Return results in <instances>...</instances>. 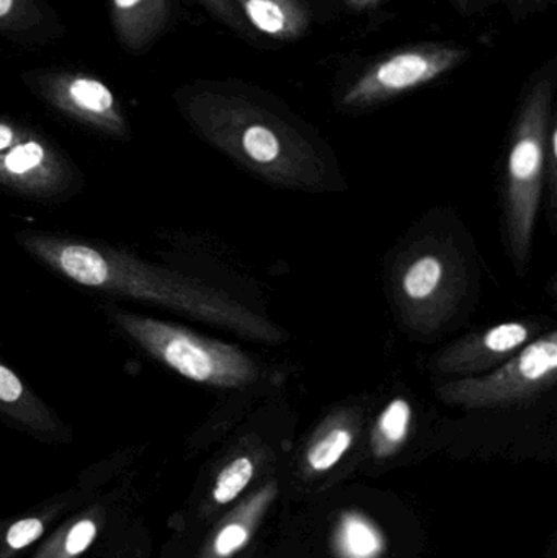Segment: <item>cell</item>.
Segmentation results:
<instances>
[{
	"mask_svg": "<svg viewBox=\"0 0 557 558\" xmlns=\"http://www.w3.org/2000/svg\"><path fill=\"white\" fill-rule=\"evenodd\" d=\"M59 507H49L38 513L26 514L0 523V558H13L45 536L52 521L58 518Z\"/></svg>",
	"mask_w": 557,
	"mask_h": 558,
	"instance_id": "obj_11",
	"label": "cell"
},
{
	"mask_svg": "<svg viewBox=\"0 0 557 558\" xmlns=\"http://www.w3.org/2000/svg\"><path fill=\"white\" fill-rule=\"evenodd\" d=\"M117 2L118 7H121V9H130V7H133L134 3L140 2V0H114Z\"/></svg>",
	"mask_w": 557,
	"mask_h": 558,
	"instance_id": "obj_22",
	"label": "cell"
},
{
	"mask_svg": "<svg viewBox=\"0 0 557 558\" xmlns=\"http://www.w3.org/2000/svg\"><path fill=\"white\" fill-rule=\"evenodd\" d=\"M252 28L280 41H296L311 28L304 0H234Z\"/></svg>",
	"mask_w": 557,
	"mask_h": 558,
	"instance_id": "obj_9",
	"label": "cell"
},
{
	"mask_svg": "<svg viewBox=\"0 0 557 558\" xmlns=\"http://www.w3.org/2000/svg\"><path fill=\"white\" fill-rule=\"evenodd\" d=\"M114 322L147 353L195 383L242 389L261 376L257 363L234 344L199 337L179 325L143 315L118 312Z\"/></svg>",
	"mask_w": 557,
	"mask_h": 558,
	"instance_id": "obj_4",
	"label": "cell"
},
{
	"mask_svg": "<svg viewBox=\"0 0 557 558\" xmlns=\"http://www.w3.org/2000/svg\"><path fill=\"white\" fill-rule=\"evenodd\" d=\"M13 133L9 126L0 124V150L7 149L12 144Z\"/></svg>",
	"mask_w": 557,
	"mask_h": 558,
	"instance_id": "obj_21",
	"label": "cell"
},
{
	"mask_svg": "<svg viewBox=\"0 0 557 558\" xmlns=\"http://www.w3.org/2000/svg\"><path fill=\"white\" fill-rule=\"evenodd\" d=\"M553 92V75L536 81L523 100L513 128L507 160L506 226L517 270L529 262L542 203Z\"/></svg>",
	"mask_w": 557,
	"mask_h": 558,
	"instance_id": "obj_3",
	"label": "cell"
},
{
	"mask_svg": "<svg viewBox=\"0 0 557 558\" xmlns=\"http://www.w3.org/2000/svg\"><path fill=\"white\" fill-rule=\"evenodd\" d=\"M468 49L457 45H422L402 49L368 65L342 97V107L365 110L437 81L464 62Z\"/></svg>",
	"mask_w": 557,
	"mask_h": 558,
	"instance_id": "obj_5",
	"label": "cell"
},
{
	"mask_svg": "<svg viewBox=\"0 0 557 558\" xmlns=\"http://www.w3.org/2000/svg\"><path fill=\"white\" fill-rule=\"evenodd\" d=\"M211 121L219 147L271 185L304 192L326 189L327 163L317 144L257 92L226 98Z\"/></svg>",
	"mask_w": 557,
	"mask_h": 558,
	"instance_id": "obj_2",
	"label": "cell"
},
{
	"mask_svg": "<svg viewBox=\"0 0 557 558\" xmlns=\"http://www.w3.org/2000/svg\"><path fill=\"white\" fill-rule=\"evenodd\" d=\"M105 513L95 507L62 524L33 558H81L97 541Z\"/></svg>",
	"mask_w": 557,
	"mask_h": 558,
	"instance_id": "obj_10",
	"label": "cell"
},
{
	"mask_svg": "<svg viewBox=\"0 0 557 558\" xmlns=\"http://www.w3.org/2000/svg\"><path fill=\"white\" fill-rule=\"evenodd\" d=\"M346 2L360 12H370V10L378 9L386 0H346Z\"/></svg>",
	"mask_w": 557,
	"mask_h": 558,
	"instance_id": "obj_20",
	"label": "cell"
},
{
	"mask_svg": "<svg viewBox=\"0 0 557 558\" xmlns=\"http://www.w3.org/2000/svg\"><path fill=\"white\" fill-rule=\"evenodd\" d=\"M343 544H346L347 550L356 558L372 557L379 549L376 534L359 520L347 521L346 527H343Z\"/></svg>",
	"mask_w": 557,
	"mask_h": 558,
	"instance_id": "obj_17",
	"label": "cell"
},
{
	"mask_svg": "<svg viewBox=\"0 0 557 558\" xmlns=\"http://www.w3.org/2000/svg\"><path fill=\"white\" fill-rule=\"evenodd\" d=\"M352 433L347 428H334L311 448L307 462L314 471H327L340 461L352 446Z\"/></svg>",
	"mask_w": 557,
	"mask_h": 558,
	"instance_id": "obj_13",
	"label": "cell"
},
{
	"mask_svg": "<svg viewBox=\"0 0 557 558\" xmlns=\"http://www.w3.org/2000/svg\"><path fill=\"white\" fill-rule=\"evenodd\" d=\"M12 7V0H0V16L5 15Z\"/></svg>",
	"mask_w": 557,
	"mask_h": 558,
	"instance_id": "obj_23",
	"label": "cell"
},
{
	"mask_svg": "<svg viewBox=\"0 0 557 558\" xmlns=\"http://www.w3.org/2000/svg\"><path fill=\"white\" fill-rule=\"evenodd\" d=\"M247 543V531L241 524H228L219 531L213 543V553L218 558L232 556Z\"/></svg>",
	"mask_w": 557,
	"mask_h": 558,
	"instance_id": "obj_18",
	"label": "cell"
},
{
	"mask_svg": "<svg viewBox=\"0 0 557 558\" xmlns=\"http://www.w3.org/2000/svg\"><path fill=\"white\" fill-rule=\"evenodd\" d=\"M23 397H25V389H23L22 380L9 367L0 364V402L13 405Z\"/></svg>",
	"mask_w": 557,
	"mask_h": 558,
	"instance_id": "obj_19",
	"label": "cell"
},
{
	"mask_svg": "<svg viewBox=\"0 0 557 558\" xmlns=\"http://www.w3.org/2000/svg\"><path fill=\"white\" fill-rule=\"evenodd\" d=\"M71 97L75 104L81 105L85 110L95 111V113H104L110 110L113 105V97L105 85L97 81H88V78H78L69 88Z\"/></svg>",
	"mask_w": 557,
	"mask_h": 558,
	"instance_id": "obj_16",
	"label": "cell"
},
{
	"mask_svg": "<svg viewBox=\"0 0 557 558\" xmlns=\"http://www.w3.org/2000/svg\"><path fill=\"white\" fill-rule=\"evenodd\" d=\"M556 373L557 333L552 331L523 347L494 373L445 384L440 396L461 405H499L548 389L555 384Z\"/></svg>",
	"mask_w": 557,
	"mask_h": 558,
	"instance_id": "obj_6",
	"label": "cell"
},
{
	"mask_svg": "<svg viewBox=\"0 0 557 558\" xmlns=\"http://www.w3.org/2000/svg\"><path fill=\"white\" fill-rule=\"evenodd\" d=\"M533 328L525 322H506L471 335L435 356V367L445 374L473 376L519 353L532 338Z\"/></svg>",
	"mask_w": 557,
	"mask_h": 558,
	"instance_id": "obj_7",
	"label": "cell"
},
{
	"mask_svg": "<svg viewBox=\"0 0 557 558\" xmlns=\"http://www.w3.org/2000/svg\"><path fill=\"white\" fill-rule=\"evenodd\" d=\"M412 407L405 399H395L386 405L376 425V445L382 452L404 441L411 428Z\"/></svg>",
	"mask_w": 557,
	"mask_h": 558,
	"instance_id": "obj_12",
	"label": "cell"
},
{
	"mask_svg": "<svg viewBox=\"0 0 557 558\" xmlns=\"http://www.w3.org/2000/svg\"><path fill=\"white\" fill-rule=\"evenodd\" d=\"M29 248L64 277L87 288L157 302L199 320L229 328L251 340L264 343L283 340V330L274 322L261 317L235 299L180 275L149 270L130 258L105 255L87 245L32 239Z\"/></svg>",
	"mask_w": 557,
	"mask_h": 558,
	"instance_id": "obj_1",
	"label": "cell"
},
{
	"mask_svg": "<svg viewBox=\"0 0 557 558\" xmlns=\"http://www.w3.org/2000/svg\"><path fill=\"white\" fill-rule=\"evenodd\" d=\"M451 268L437 252L414 255L401 270L398 291L402 305L412 317H428L450 291Z\"/></svg>",
	"mask_w": 557,
	"mask_h": 558,
	"instance_id": "obj_8",
	"label": "cell"
},
{
	"mask_svg": "<svg viewBox=\"0 0 557 558\" xmlns=\"http://www.w3.org/2000/svg\"><path fill=\"white\" fill-rule=\"evenodd\" d=\"M45 160V149L41 144L29 143L20 144L13 147L5 159H3V175L25 177L33 170L38 169Z\"/></svg>",
	"mask_w": 557,
	"mask_h": 558,
	"instance_id": "obj_15",
	"label": "cell"
},
{
	"mask_svg": "<svg viewBox=\"0 0 557 558\" xmlns=\"http://www.w3.org/2000/svg\"><path fill=\"white\" fill-rule=\"evenodd\" d=\"M252 474H254V465L247 458L235 459L231 464L226 465L218 475L215 490H213L216 504L226 505L234 500L247 487Z\"/></svg>",
	"mask_w": 557,
	"mask_h": 558,
	"instance_id": "obj_14",
	"label": "cell"
}]
</instances>
